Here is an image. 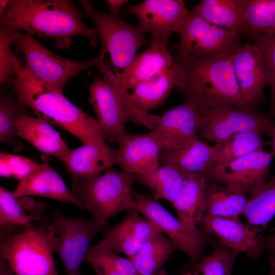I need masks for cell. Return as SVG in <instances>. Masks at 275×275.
Returning a JSON list of instances; mask_svg holds the SVG:
<instances>
[{
  "instance_id": "8fae6325",
  "label": "cell",
  "mask_w": 275,
  "mask_h": 275,
  "mask_svg": "<svg viewBox=\"0 0 275 275\" xmlns=\"http://www.w3.org/2000/svg\"><path fill=\"white\" fill-rule=\"evenodd\" d=\"M179 34L180 42L173 48L175 57L230 55L241 44L238 33L211 24L190 11Z\"/></svg>"
},
{
  "instance_id": "ab89813d",
  "label": "cell",
  "mask_w": 275,
  "mask_h": 275,
  "mask_svg": "<svg viewBox=\"0 0 275 275\" xmlns=\"http://www.w3.org/2000/svg\"><path fill=\"white\" fill-rule=\"evenodd\" d=\"M84 261L93 267L96 275H123L109 259L100 242L89 247Z\"/></svg>"
},
{
  "instance_id": "44dd1931",
  "label": "cell",
  "mask_w": 275,
  "mask_h": 275,
  "mask_svg": "<svg viewBox=\"0 0 275 275\" xmlns=\"http://www.w3.org/2000/svg\"><path fill=\"white\" fill-rule=\"evenodd\" d=\"M158 232L152 223L140 216L138 210L131 209L127 211L120 223L107 230L101 241L116 253H123L129 258Z\"/></svg>"
},
{
  "instance_id": "ffe728a7",
  "label": "cell",
  "mask_w": 275,
  "mask_h": 275,
  "mask_svg": "<svg viewBox=\"0 0 275 275\" xmlns=\"http://www.w3.org/2000/svg\"><path fill=\"white\" fill-rule=\"evenodd\" d=\"M119 145L116 164L121 171L144 176L152 174L159 167L161 148L149 132L129 134Z\"/></svg>"
},
{
  "instance_id": "60d3db41",
  "label": "cell",
  "mask_w": 275,
  "mask_h": 275,
  "mask_svg": "<svg viewBox=\"0 0 275 275\" xmlns=\"http://www.w3.org/2000/svg\"><path fill=\"white\" fill-rule=\"evenodd\" d=\"M127 0H107L106 3L107 4L109 12L114 14H119L121 7L126 3H127Z\"/></svg>"
},
{
  "instance_id": "d4e9b609",
  "label": "cell",
  "mask_w": 275,
  "mask_h": 275,
  "mask_svg": "<svg viewBox=\"0 0 275 275\" xmlns=\"http://www.w3.org/2000/svg\"><path fill=\"white\" fill-rule=\"evenodd\" d=\"M210 181L201 174H189L184 177L172 203L178 219L184 225L196 228L201 223L204 214L205 195Z\"/></svg>"
},
{
  "instance_id": "8992f818",
  "label": "cell",
  "mask_w": 275,
  "mask_h": 275,
  "mask_svg": "<svg viewBox=\"0 0 275 275\" xmlns=\"http://www.w3.org/2000/svg\"><path fill=\"white\" fill-rule=\"evenodd\" d=\"M12 45L24 56V68L51 89L63 94L67 82L97 63L96 57L87 61L71 60L58 56L41 44L34 36L18 30L8 31Z\"/></svg>"
},
{
  "instance_id": "1f68e13d",
  "label": "cell",
  "mask_w": 275,
  "mask_h": 275,
  "mask_svg": "<svg viewBox=\"0 0 275 275\" xmlns=\"http://www.w3.org/2000/svg\"><path fill=\"white\" fill-rule=\"evenodd\" d=\"M193 11L211 24L239 34L241 19L238 0H203Z\"/></svg>"
},
{
  "instance_id": "6da1fadb",
  "label": "cell",
  "mask_w": 275,
  "mask_h": 275,
  "mask_svg": "<svg viewBox=\"0 0 275 275\" xmlns=\"http://www.w3.org/2000/svg\"><path fill=\"white\" fill-rule=\"evenodd\" d=\"M1 29L25 31L32 36L52 38L59 48H68L74 36L98 46L96 30L85 25L80 12L68 0H11L0 10Z\"/></svg>"
},
{
  "instance_id": "d590c367",
  "label": "cell",
  "mask_w": 275,
  "mask_h": 275,
  "mask_svg": "<svg viewBox=\"0 0 275 275\" xmlns=\"http://www.w3.org/2000/svg\"><path fill=\"white\" fill-rule=\"evenodd\" d=\"M21 106L11 96L1 93L0 97V142L11 145L15 151L22 148L15 136L17 135V122L25 111Z\"/></svg>"
},
{
  "instance_id": "5bb4252c",
  "label": "cell",
  "mask_w": 275,
  "mask_h": 275,
  "mask_svg": "<svg viewBox=\"0 0 275 275\" xmlns=\"http://www.w3.org/2000/svg\"><path fill=\"white\" fill-rule=\"evenodd\" d=\"M230 58L243 99L255 107L264 99V88L270 85L269 74L258 48L254 43L241 44Z\"/></svg>"
},
{
  "instance_id": "d6a6232c",
  "label": "cell",
  "mask_w": 275,
  "mask_h": 275,
  "mask_svg": "<svg viewBox=\"0 0 275 275\" xmlns=\"http://www.w3.org/2000/svg\"><path fill=\"white\" fill-rule=\"evenodd\" d=\"M10 191L0 187V227L1 240L16 234L20 228L23 229L33 224V217L26 213L22 205Z\"/></svg>"
},
{
  "instance_id": "4fadbf2b",
  "label": "cell",
  "mask_w": 275,
  "mask_h": 275,
  "mask_svg": "<svg viewBox=\"0 0 275 275\" xmlns=\"http://www.w3.org/2000/svg\"><path fill=\"white\" fill-rule=\"evenodd\" d=\"M126 12L138 18V28L143 34L150 33L151 40L168 45L170 37L179 33L190 11L182 0H146Z\"/></svg>"
},
{
  "instance_id": "30bf717a",
  "label": "cell",
  "mask_w": 275,
  "mask_h": 275,
  "mask_svg": "<svg viewBox=\"0 0 275 275\" xmlns=\"http://www.w3.org/2000/svg\"><path fill=\"white\" fill-rule=\"evenodd\" d=\"M200 111L198 134L215 144L247 132L272 136L274 130L275 125L270 118L254 107L223 105Z\"/></svg>"
},
{
  "instance_id": "b9f144b4",
  "label": "cell",
  "mask_w": 275,
  "mask_h": 275,
  "mask_svg": "<svg viewBox=\"0 0 275 275\" xmlns=\"http://www.w3.org/2000/svg\"><path fill=\"white\" fill-rule=\"evenodd\" d=\"M0 275H16L4 258H0Z\"/></svg>"
},
{
  "instance_id": "603a6c76",
  "label": "cell",
  "mask_w": 275,
  "mask_h": 275,
  "mask_svg": "<svg viewBox=\"0 0 275 275\" xmlns=\"http://www.w3.org/2000/svg\"><path fill=\"white\" fill-rule=\"evenodd\" d=\"M17 135L36 149L61 160L70 150L60 133L47 122L29 115L25 112L17 122Z\"/></svg>"
},
{
  "instance_id": "9c48e42d",
  "label": "cell",
  "mask_w": 275,
  "mask_h": 275,
  "mask_svg": "<svg viewBox=\"0 0 275 275\" xmlns=\"http://www.w3.org/2000/svg\"><path fill=\"white\" fill-rule=\"evenodd\" d=\"M106 225L102 220H87L53 212L47 227L52 251L59 254L67 275H80L81 263L90 241Z\"/></svg>"
},
{
  "instance_id": "ba28073f",
  "label": "cell",
  "mask_w": 275,
  "mask_h": 275,
  "mask_svg": "<svg viewBox=\"0 0 275 275\" xmlns=\"http://www.w3.org/2000/svg\"><path fill=\"white\" fill-rule=\"evenodd\" d=\"M1 241V257L16 275H58L47 226L32 224Z\"/></svg>"
},
{
  "instance_id": "cb8c5ba5",
  "label": "cell",
  "mask_w": 275,
  "mask_h": 275,
  "mask_svg": "<svg viewBox=\"0 0 275 275\" xmlns=\"http://www.w3.org/2000/svg\"><path fill=\"white\" fill-rule=\"evenodd\" d=\"M221 143L210 146L195 138L179 148L160 152V163L171 162L186 174H201L205 176L215 166Z\"/></svg>"
},
{
  "instance_id": "7c38bea8",
  "label": "cell",
  "mask_w": 275,
  "mask_h": 275,
  "mask_svg": "<svg viewBox=\"0 0 275 275\" xmlns=\"http://www.w3.org/2000/svg\"><path fill=\"white\" fill-rule=\"evenodd\" d=\"M134 209L152 223L159 231L168 236L178 250L189 258L188 269L193 271L199 262L210 234L204 228H191L182 224L151 196L134 192Z\"/></svg>"
},
{
  "instance_id": "bcb514c9",
  "label": "cell",
  "mask_w": 275,
  "mask_h": 275,
  "mask_svg": "<svg viewBox=\"0 0 275 275\" xmlns=\"http://www.w3.org/2000/svg\"><path fill=\"white\" fill-rule=\"evenodd\" d=\"M157 275H170L164 270H160L157 273ZM181 275H183L182 274Z\"/></svg>"
},
{
  "instance_id": "5b68a950",
  "label": "cell",
  "mask_w": 275,
  "mask_h": 275,
  "mask_svg": "<svg viewBox=\"0 0 275 275\" xmlns=\"http://www.w3.org/2000/svg\"><path fill=\"white\" fill-rule=\"evenodd\" d=\"M89 102L97 116L104 139L119 144L129 133L125 123L132 121L151 129L159 115L143 112L135 107L129 93L107 83L102 77L94 76L89 85Z\"/></svg>"
},
{
  "instance_id": "f35d334b",
  "label": "cell",
  "mask_w": 275,
  "mask_h": 275,
  "mask_svg": "<svg viewBox=\"0 0 275 275\" xmlns=\"http://www.w3.org/2000/svg\"><path fill=\"white\" fill-rule=\"evenodd\" d=\"M267 68L271 86L270 114L275 117V33L261 35L253 39Z\"/></svg>"
},
{
  "instance_id": "ac0fdd59",
  "label": "cell",
  "mask_w": 275,
  "mask_h": 275,
  "mask_svg": "<svg viewBox=\"0 0 275 275\" xmlns=\"http://www.w3.org/2000/svg\"><path fill=\"white\" fill-rule=\"evenodd\" d=\"M117 149L105 140L82 144L72 149L61 160L72 176V188L95 178L116 164Z\"/></svg>"
},
{
  "instance_id": "484cf974",
  "label": "cell",
  "mask_w": 275,
  "mask_h": 275,
  "mask_svg": "<svg viewBox=\"0 0 275 275\" xmlns=\"http://www.w3.org/2000/svg\"><path fill=\"white\" fill-rule=\"evenodd\" d=\"M210 181L204 204L203 217L222 216L240 221L249 200L247 191L233 184H222Z\"/></svg>"
},
{
  "instance_id": "83f0119b",
  "label": "cell",
  "mask_w": 275,
  "mask_h": 275,
  "mask_svg": "<svg viewBox=\"0 0 275 275\" xmlns=\"http://www.w3.org/2000/svg\"><path fill=\"white\" fill-rule=\"evenodd\" d=\"M241 37L275 33V0H238Z\"/></svg>"
},
{
  "instance_id": "277c9868",
  "label": "cell",
  "mask_w": 275,
  "mask_h": 275,
  "mask_svg": "<svg viewBox=\"0 0 275 275\" xmlns=\"http://www.w3.org/2000/svg\"><path fill=\"white\" fill-rule=\"evenodd\" d=\"M80 2L84 14L94 21L100 37L101 50L96 57L95 67L107 81L126 68L147 40L138 26L124 22L119 14L102 13L96 10L89 1Z\"/></svg>"
},
{
  "instance_id": "ee69618b",
  "label": "cell",
  "mask_w": 275,
  "mask_h": 275,
  "mask_svg": "<svg viewBox=\"0 0 275 275\" xmlns=\"http://www.w3.org/2000/svg\"><path fill=\"white\" fill-rule=\"evenodd\" d=\"M268 262L271 266L270 275H275V254H271L268 258Z\"/></svg>"
},
{
  "instance_id": "4dcf8cb0",
  "label": "cell",
  "mask_w": 275,
  "mask_h": 275,
  "mask_svg": "<svg viewBox=\"0 0 275 275\" xmlns=\"http://www.w3.org/2000/svg\"><path fill=\"white\" fill-rule=\"evenodd\" d=\"M187 174L171 162H162L152 174L137 175L136 181L146 186L155 200L163 199L171 203L177 196Z\"/></svg>"
},
{
  "instance_id": "52a82bcc",
  "label": "cell",
  "mask_w": 275,
  "mask_h": 275,
  "mask_svg": "<svg viewBox=\"0 0 275 275\" xmlns=\"http://www.w3.org/2000/svg\"><path fill=\"white\" fill-rule=\"evenodd\" d=\"M137 175L111 167L104 173L72 188L74 195L94 218L106 221L124 210L135 208L132 184Z\"/></svg>"
},
{
  "instance_id": "d6986e66",
  "label": "cell",
  "mask_w": 275,
  "mask_h": 275,
  "mask_svg": "<svg viewBox=\"0 0 275 275\" xmlns=\"http://www.w3.org/2000/svg\"><path fill=\"white\" fill-rule=\"evenodd\" d=\"M210 234L217 236L228 248L245 254L249 258H259L266 248V238L252 231L241 221L222 216H206L201 223Z\"/></svg>"
},
{
  "instance_id": "9a60e30c",
  "label": "cell",
  "mask_w": 275,
  "mask_h": 275,
  "mask_svg": "<svg viewBox=\"0 0 275 275\" xmlns=\"http://www.w3.org/2000/svg\"><path fill=\"white\" fill-rule=\"evenodd\" d=\"M274 156L271 150L254 152L230 162L215 165L205 176L219 184L239 186L249 194L266 181Z\"/></svg>"
},
{
  "instance_id": "7a4b0ae2",
  "label": "cell",
  "mask_w": 275,
  "mask_h": 275,
  "mask_svg": "<svg viewBox=\"0 0 275 275\" xmlns=\"http://www.w3.org/2000/svg\"><path fill=\"white\" fill-rule=\"evenodd\" d=\"M230 55L174 57L180 69L177 89L185 100L199 109L223 105L252 107L242 97Z\"/></svg>"
},
{
  "instance_id": "f546056e",
  "label": "cell",
  "mask_w": 275,
  "mask_h": 275,
  "mask_svg": "<svg viewBox=\"0 0 275 275\" xmlns=\"http://www.w3.org/2000/svg\"><path fill=\"white\" fill-rule=\"evenodd\" d=\"M177 249L170 238L158 232L135 255L128 258L133 263L140 275H157L160 268Z\"/></svg>"
},
{
  "instance_id": "4316f807",
  "label": "cell",
  "mask_w": 275,
  "mask_h": 275,
  "mask_svg": "<svg viewBox=\"0 0 275 275\" xmlns=\"http://www.w3.org/2000/svg\"><path fill=\"white\" fill-rule=\"evenodd\" d=\"M179 74V66L174 60L171 66L162 73L135 88L129 93L131 102L146 113L161 106L173 89L177 88Z\"/></svg>"
},
{
  "instance_id": "74e56055",
  "label": "cell",
  "mask_w": 275,
  "mask_h": 275,
  "mask_svg": "<svg viewBox=\"0 0 275 275\" xmlns=\"http://www.w3.org/2000/svg\"><path fill=\"white\" fill-rule=\"evenodd\" d=\"M11 45L9 32L1 29L0 82L1 84H10L23 68L11 51Z\"/></svg>"
},
{
  "instance_id": "f1b7e54d",
  "label": "cell",
  "mask_w": 275,
  "mask_h": 275,
  "mask_svg": "<svg viewBox=\"0 0 275 275\" xmlns=\"http://www.w3.org/2000/svg\"><path fill=\"white\" fill-rule=\"evenodd\" d=\"M249 194L243 215L246 226L259 233L275 216V175Z\"/></svg>"
},
{
  "instance_id": "7402d4cb",
  "label": "cell",
  "mask_w": 275,
  "mask_h": 275,
  "mask_svg": "<svg viewBox=\"0 0 275 275\" xmlns=\"http://www.w3.org/2000/svg\"><path fill=\"white\" fill-rule=\"evenodd\" d=\"M16 198L36 196L72 204L86 211L85 204L66 186L61 176L47 162L29 178L19 182L12 191Z\"/></svg>"
},
{
  "instance_id": "3957f363",
  "label": "cell",
  "mask_w": 275,
  "mask_h": 275,
  "mask_svg": "<svg viewBox=\"0 0 275 275\" xmlns=\"http://www.w3.org/2000/svg\"><path fill=\"white\" fill-rule=\"evenodd\" d=\"M10 85L21 106L31 108L37 117L65 130L82 144L105 140L97 120L75 106L64 94L37 80L24 67Z\"/></svg>"
},
{
  "instance_id": "8d00e7d4",
  "label": "cell",
  "mask_w": 275,
  "mask_h": 275,
  "mask_svg": "<svg viewBox=\"0 0 275 275\" xmlns=\"http://www.w3.org/2000/svg\"><path fill=\"white\" fill-rule=\"evenodd\" d=\"M43 162L37 163L31 159L6 152L0 154V175L2 177L24 180L39 170Z\"/></svg>"
},
{
  "instance_id": "e0dca14e",
  "label": "cell",
  "mask_w": 275,
  "mask_h": 275,
  "mask_svg": "<svg viewBox=\"0 0 275 275\" xmlns=\"http://www.w3.org/2000/svg\"><path fill=\"white\" fill-rule=\"evenodd\" d=\"M168 45L150 40L145 50L136 54L121 73L115 74L106 82L120 90L128 92L156 77L173 63L174 57Z\"/></svg>"
},
{
  "instance_id": "f6af8a7d",
  "label": "cell",
  "mask_w": 275,
  "mask_h": 275,
  "mask_svg": "<svg viewBox=\"0 0 275 275\" xmlns=\"http://www.w3.org/2000/svg\"><path fill=\"white\" fill-rule=\"evenodd\" d=\"M272 136V140L271 142V145H272V149L271 151L275 154V127H274V131Z\"/></svg>"
},
{
  "instance_id": "7bdbcfd3",
  "label": "cell",
  "mask_w": 275,
  "mask_h": 275,
  "mask_svg": "<svg viewBox=\"0 0 275 275\" xmlns=\"http://www.w3.org/2000/svg\"><path fill=\"white\" fill-rule=\"evenodd\" d=\"M266 244L272 254H275V231L271 236L266 238Z\"/></svg>"
},
{
  "instance_id": "836d02e7",
  "label": "cell",
  "mask_w": 275,
  "mask_h": 275,
  "mask_svg": "<svg viewBox=\"0 0 275 275\" xmlns=\"http://www.w3.org/2000/svg\"><path fill=\"white\" fill-rule=\"evenodd\" d=\"M268 144L264 141L260 134L254 132L237 134L228 141L221 143L217 154L215 165L234 160L245 155L263 150Z\"/></svg>"
},
{
  "instance_id": "e575fe53",
  "label": "cell",
  "mask_w": 275,
  "mask_h": 275,
  "mask_svg": "<svg viewBox=\"0 0 275 275\" xmlns=\"http://www.w3.org/2000/svg\"><path fill=\"white\" fill-rule=\"evenodd\" d=\"M239 253L221 242L214 245L212 253L195 266L193 272L184 271L183 275H231L232 268Z\"/></svg>"
},
{
  "instance_id": "2e32d148",
  "label": "cell",
  "mask_w": 275,
  "mask_h": 275,
  "mask_svg": "<svg viewBox=\"0 0 275 275\" xmlns=\"http://www.w3.org/2000/svg\"><path fill=\"white\" fill-rule=\"evenodd\" d=\"M200 111L186 100L159 116L149 133L161 151H171L198 138Z\"/></svg>"
}]
</instances>
